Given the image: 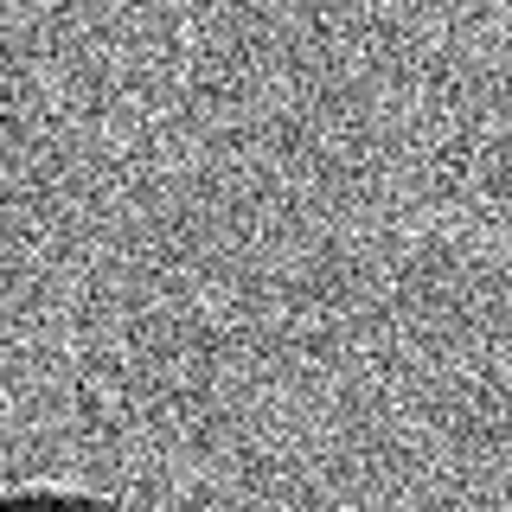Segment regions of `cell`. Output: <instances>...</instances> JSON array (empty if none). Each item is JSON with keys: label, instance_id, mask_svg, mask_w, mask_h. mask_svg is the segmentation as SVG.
I'll return each instance as SVG.
<instances>
[{"label": "cell", "instance_id": "cell-1", "mask_svg": "<svg viewBox=\"0 0 512 512\" xmlns=\"http://www.w3.org/2000/svg\"><path fill=\"white\" fill-rule=\"evenodd\" d=\"M0 512H148V506H128L116 493H84V487H20L0 493Z\"/></svg>", "mask_w": 512, "mask_h": 512}]
</instances>
